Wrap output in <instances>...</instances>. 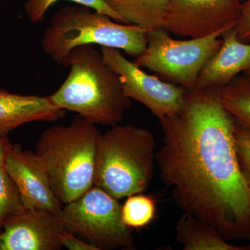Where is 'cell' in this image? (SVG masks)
Listing matches in <instances>:
<instances>
[{"instance_id":"obj_1","label":"cell","mask_w":250,"mask_h":250,"mask_svg":"<svg viewBox=\"0 0 250 250\" xmlns=\"http://www.w3.org/2000/svg\"><path fill=\"white\" fill-rule=\"evenodd\" d=\"M220 90H188L177 113L159 120L164 142L156 162L184 213L213 225L227 241H250V192L237 154L236 122Z\"/></svg>"},{"instance_id":"obj_2","label":"cell","mask_w":250,"mask_h":250,"mask_svg":"<svg viewBox=\"0 0 250 250\" xmlns=\"http://www.w3.org/2000/svg\"><path fill=\"white\" fill-rule=\"evenodd\" d=\"M62 65L70 70L65 82L52 95L57 107L73 111L95 125L114 126L124 119L131 106L116 72L104 60L94 45L79 46Z\"/></svg>"},{"instance_id":"obj_3","label":"cell","mask_w":250,"mask_h":250,"mask_svg":"<svg viewBox=\"0 0 250 250\" xmlns=\"http://www.w3.org/2000/svg\"><path fill=\"white\" fill-rule=\"evenodd\" d=\"M101 136L95 124L80 116L70 125H54L41 134L35 153L62 205L75 201L93 187Z\"/></svg>"},{"instance_id":"obj_4","label":"cell","mask_w":250,"mask_h":250,"mask_svg":"<svg viewBox=\"0 0 250 250\" xmlns=\"http://www.w3.org/2000/svg\"><path fill=\"white\" fill-rule=\"evenodd\" d=\"M91 9L77 4L65 6L52 16L41 45L54 62L62 64L72 49L83 45L118 49L134 59L145 52L147 30L113 22L107 15Z\"/></svg>"},{"instance_id":"obj_5","label":"cell","mask_w":250,"mask_h":250,"mask_svg":"<svg viewBox=\"0 0 250 250\" xmlns=\"http://www.w3.org/2000/svg\"><path fill=\"white\" fill-rule=\"evenodd\" d=\"M155 146L149 130L112 126L99 142L94 186L118 200L146 191L154 177Z\"/></svg>"},{"instance_id":"obj_6","label":"cell","mask_w":250,"mask_h":250,"mask_svg":"<svg viewBox=\"0 0 250 250\" xmlns=\"http://www.w3.org/2000/svg\"><path fill=\"white\" fill-rule=\"evenodd\" d=\"M222 34L180 41L172 39L166 29L147 31L146 50L134 62L165 82L193 90L206 62L221 46Z\"/></svg>"},{"instance_id":"obj_7","label":"cell","mask_w":250,"mask_h":250,"mask_svg":"<svg viewBox=\"0 0 250 250\" xmlns=\"http://www.w3.org/2000/svg\"><path fill=\"white\" fill-rule=\"evenodd\" d=\"M118 199L93 186L62 207L60 219L66 231L99 250H135L132 229L123 223Z\"/></svg>"},{"instance_id":"obj_8","label":"cell","mask_w":250,"mask_h":250,"mask_svg":"<svg viewBox=\"0 0 250 250\" xmlns=\"http://www.w3.org/2000/svg\"><path fill=\"white\" fill-rule=\"evenodd\" d=\"M100 51L105 62L119 76L125 95L146 106L158 119L182 108L187 90L146 73L119 49L101 47Z\"/></svg>"},{"instance_id":"obj_9","label":"cell","mask_w":250,"mask_h":250,"mask_svg":"<svg viewBox=\"0 0 250 250\" xmlns=\"http://www.w3.org/2000/svg\"><path fill=\"white\" fill-rule=\"evenodd\" d=\"M242 0H171L165 29L181 37L201 38L236 25Z\"/></svg>"},{"instance_id":"obj_10","label":"cell","mask_w":250,"mask_h":250,"mask_svg":"<svg viewBox=\"0 0 250 250\" xmlns=\"http://www.w3.org/2000/svg\"><path fill=\"white\" fill-rule=\"evenodd\" d=\"M4 167L17 186L26 209L47 210L60 217L63 206L54 195L47 171L35 152L15 145L7 153Z\"/></svg>"},{"instance_id":"obj_11","label":"cell","mask_w":250,"mask_h":250,"mask_svg":"<svg viewBox=\"0 0 250 250\" xmlns=\"http://www.w3.org/2000/svg\"><path fill=\"white\" fill-rule=\"evenodd\" d=\"M64 230L60 217L52 212L26 209L5 223L0 233V250H60Z\"/></svg>"},{"instance_id":"obj_12","label":"cell","mask_w":250,"mask_h":250,"mask_svg":"<svg viewBox=\"0 0 250 250\" xmlns=\"http://www.w3.org/2000/svg\"><path fill=\"white\" fill-rule=\"evenodd\" d=\"M222 45L203 67L195 88H221L250 69V43L238 39L235 27L224 31Z\"/></svg>"},{"instance_id":"obj_13","label":"cell","mask_w":250,"mask_h":250,"mask_svg":"<svg viewBox=\"0 0 250 250\" xmlns=\"http://www.w3.org/2000/svg\"><path fill=\"white\" fill-rule=\"evenodd\" d=\"M66 111L56 106L48 96L24 95L0 89V136L32 122H54L65 118Z\"/></svg>"},{"instance_id":"obj_14","label":"cell","mask_w":250,"mask_h":250,"mask_svg":"<svg viewBox=\"0 0 250 250\" xmlns=\"http://www.w3.org/2000/svg\"><path fill=\"white\" fill-rule=\"evenodd\" d=\"M175 232L184 250H250V244H231L214 226L188 213L179 219Z\"/></svg>"},{"instance_id":"obj_15","label":"cell","mask_w":250,"mask_h":250,"mask_svg":"<svg viewBox=\"0 0 250 250\" xmlns=\"http://www.w3.org/2000/svg\"><path fill=\"white\" fill-rule=\"evenodd\" d=\"M119 15L124 24H135L147 31L165 29L171 0H104Z\"/></svg>"},{"instance_id":"obj_16","label":"cell","mask_w":250,"mask_h":250,"mask_svg":"<svg viewBox=\"0 0 250 250\" xmlns=\"http://www.w3.org/2000/svg\"><path fill=\"white\" fill-rule=\"evenodd\" d=\"M223 106L235 121L250 132V76L239 75L220 90Z\"/></svg>"},{"instance_id":"obj_17","label":"cell","mask_w":250,"mask_h":250,"mask_svg":"<svg viewBox=\"0 0 250 250\" xmlns=\"http://www.w3.org/2000/svg\"><path fill=\"white\" fill-rule=\"evenodd\" d=\"M156 215L155 200L141 192L128 196L124 205L122 206V220L131 229L146 228L152 223Z\"/></svg>"},{"instance_id":"obj_18","label":"cell","mask_w":250,"mask_h":250,"mask_svg":"<svg viewBox=\"0 0 250 250\" xmlns=\"http://www.w3.org/2000/svg\"><path fill=\"white\" fill-rule=\"evenodd\" d=\"M25 210L17 186L4 166L0 165V233L9 219Z\"/></svg>"},{"instance_id":"obj_19","label":"cell","mask_w":250,"mask_h":250,"mask_svg":"<svg viewBox=\"0 0 250 250\" xmlns=\"http://www.w3.org/2000/svg\"><path fill=\"white\" fill-rule=\"evenodd\" d=\"M59 0H27L24 4L26 14L31 22L39 23L45 19V15L49 8ZM77 4L83 5L98 12L107 15L114 21L121 23L123 19L104 0H69Z\"/></svg>"},{"instance_id":"obj_20","label":"cell","mask_w":250,"mask_h":250,"mask_svg":"<svg viewBox=\"0 0 250 250\" xmlns=\"http://www.w3.org/2000/svg\"><path fill=\"white\" fill-rule=\"evenodd\" d=\"M235 140L240 167L250 192V132L237 122Z\"/></svg>"},{"instance_id":"obj_21","label":"cell","mask_w":250,"mask_h":250,"mask_svg":"<svg viewBox=\"0 0 250 250\" xmlns=\"http://www.w3.org/2000/svg\"><path fill=\"white\" fill-rule=\"evenodd\" d=\"M234 27L240 40L250 42V0L242 2L239 18Z\"/></svg>"},{"instance_id":"obj_22","label":"cell","mask_w":250,"mask_h":250,"mask_svg":"<svg viewBox=\"0 0 250 250\" xmlns=\"http://www.w3.org/2000/svg\"><path fill=\"white\" fill-rule=\"evenodd\" d=\"M60 241L62 247L70 250H99L93 245L81 239L65 229L61 233Z\"/></svg>"},{"instance_id":"obj_23","label":"cell","mask_w":250,"mask_h":250,"mask_svg":"<svg viewBox=\"0 0 250 250\" xmlns=\"http://www.w3.org/2000/svg\"><path fill=\"white\" fill-rule=\"evenodd\" d=\"M13 145L10 142L7 137L0 136V165L4 166L7 153Z\"/></svg>"},{"instance_id":"obj_24","label":"cell","mask_w":250,"mask_h":250,"mask_svg":"<svg viewBox=\"0 0 250 250\" xmlns=\"http://www.w3.org/2000/svg\"><path fill=\"white\" fill-rule=\"evenodd\" d=\"M244 73H246V74H247V75H249V76H250V70H248V71L244 72Z\"/></svg>"},{"instance_id":"obj_25","label":"cell","mask_w":250,"mask_h":250,"mask_svg":"<svg viewBox=\"0 0 250 250\" xmlns=\"http://www.w3.org/2000/svg\"><path fill=\"white\" fill-rule=\"evenodd\" d=\"M245 1V0H242V1Z\"/></svg>"}]
</instances>
